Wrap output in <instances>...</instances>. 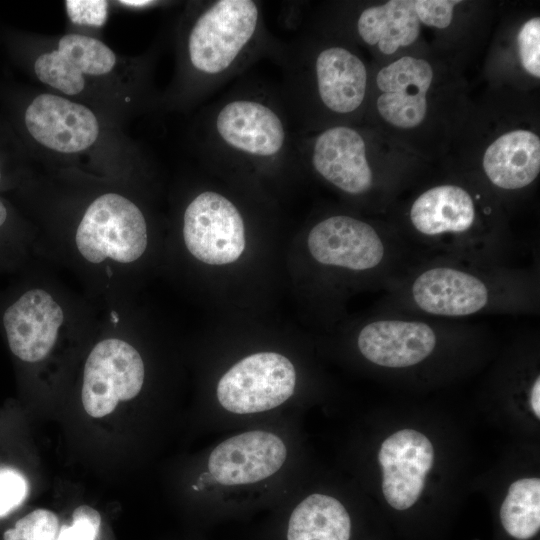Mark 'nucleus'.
<instances>
[{
    "label": "nucleus",
    "instance_id": "f257e3e1",
    "mask_svg": "<svg viewBox=\"0 0 540 540\" xmlns=\"http://www.w3.org/2000/svg\"><path fill=\"white\" fill-rule=\"evenodd\" d=\"M380 312L459 320L484 314H535V268L419 254L383 286Z\"/></svg>",
    "mask_w": 540,
    "mask_h": 540
},
{
    "label": "nucleus",
    "instance_id": "f03ea898",
    "mask_svg": "<svg viewBox=\"0 0 540 540\" xmlns=\"http://www.w3.org/2000/svg\"><path fill=\"white\" fill-rule=\"evenodd\" d=\"M289 115L281 92L253 84L235 88L209 112L205 140L209 157L251 169L279 167L296 157Z\"/></svg>",
    "mask_w": 540,
    "mask_h": 540
},
{
    "label": "nucleus",
    "instance_id": "7ed1b4c3",
    "mask_svg": "<svg viewBox=\"0 0 540 540\" xmlns=\"http://www.w3.org/2000/svg\"><path fill=\"white\" fill-rule=\"evenodd\" d=\"M279 42L268 33L254 0H214L195 13L185 40L188 70L199 93L213 92Z\"/></svg>",
    "mask_w": 540,
    "mask_h": 540
},
{
    "label": "nucleus",
    "instance_id": "20e7f679",
    "mask_svg": "<svg viewBox=\"0 0 540 540\" xmlns=\"http://www.w3.org/2000/svg\"><path fill=\"white\" fill-rule=\"evenodd\" d=\"M456 184H441L421 193L410 205L408 223L413 249L493 264H510L516 244L490 219L488 208Z\"/></svg>",
    "mask_w": 540,
    "mask_h": 540
},
{
    "label": "nucleus",
    "instance_id": "39448f33",
    "mask_svg": "<svg viewBox=\"0 0 540 540\" xmlns=\"http://www.w3.org/2000/svg\"><path fill=\"white\" fill-rule=\"evenodd\" d=\"M481 327L459 320L380 312L360 327L356 346L369 363L403 370L425 363L444 345L480 337Z\"/></svg>",
    "mask_w": 540,
    "mask_h": 540
},
{
    "label": "nucleus",
    "instance_id": "423d86ee",
    "mask_svg": "<svg viewBox=\"0 0 540 540\" xmlns=\"http://www.w3.org/2000/svg\"><path fill=\"white\" fill-rule=\"evenodd\" d=\"M284 71L281 94L288 95L310 87L319 103L336 115L356 111L366 95L367 70L363 61L342 46H328L317 52L306 66L279 44L273 55Z\"/></svg>",
    "mask_w": 540,
    "mask_h": 540
},
{
    "label": "nucleus",
    "instance_id": "0eeeda50",
    "mask_svg": "<svg viewBox=\"0 0 540 540\" xmlns=\"http://www.w3.org/2000/svg\"><path fill=\"white\" fill-rule=\"evenodd\" d=\"M76 246L92 263L111 258L130 263L147 247V224L132 201L116 193L97 197L86 209L76 231Z\"/></svg>",
    "mask_w": 540,
    "mask_h": 540
},
{
    "label": "nucleus",
    "instance_id": "6e6552de",
    "mask_svg": "<svg viewBox=\"0 0 540 540\" xmlns=\"http://www.w3.org/2000/svg\"><path fill=\"white\" fill-rule=\"evenodd\" d=\"M296 371L277 352H257L234 364L220 378L216 397L223 409L246 415L282 405L294 393Z\"/></svg>",
    "mask_w": 540,
    "mask_h": 540
},
{
    "label": "nucleus",
    "instance_id": "1a4fd4ad",
    "mask_svg": "<svg viewBox=\"0 0 540 540\" xmlns=\"http://www.w3.org/2000/svg\"><path fill=\"white\" fill-rule=\"evenodd\" d=\"M245 221L237 205L215 190L196 195L183 214V239L188 251L208 265H226L242 255Z\"/></svg>",
    "mask_w": 540,
    "mask_h": 540
},
{
    "label": "nucleus",
    "instance_id": "9d476101",
    "mask_svg": "<svg viewBox=\"0 0 540 540\" xmlns=\"http://www.w3.org/2000/svg\"><path fill=\"white\" fill-rule=\"evenodd\" d=\"M144 376L143 360L133 346L116 338L99 342L85 363L81 392L85 411L94 418L112 413L120 401L139 394Z\"/></svg>",
    "mask_w": 540,
    "mask_h": 540
},
{
    "label": "nucleus",
    "instance_id": "9b49d317",
    "mask_svg": "<svg viewBox=\"0 0 540 540\" xmlns=\"http://www.w3.org/2000/svg\"><path fill=\"white\" fill-rule=\"evenodd\" d=\"M287 447L276 434L251 430L218 444L207 460V474L222 486L255 484L272 477L284 465Z\"/></svg>",
    "mask_w": 540,
    "mask_h": 540
},
{
    "label": "nucleus",
    "instance_id": "f8f14e48",
    "mask_svg": "<svg viewBox=\"0 0 540 540\" xmlns=\"http://www.w3.org/2000/svg\"><path fill=\"white\" fill-rule=\"evenodd\" d=\"M22 125L38 144L60 153H78L92 146L99 123L86 106L55 94H39L23 109Z\"/></svg>",
    "mask_w": 540,
    "mask_h": 540
},
{
    "label": "nucleus",
    "instance_id": "ddd939ff",
    "mask_svg": "<svg viewBox=\"0 0 540 540\" xmlns=\"http://www.w3.org/2000/svg\"><path fill=\"white\" fill-rule=\"evenodd\" d=\"M378 461L386 501L396 510H406L416 503L424 489L426 476L433 467L434 450L425 435L403 429L383 441Z\"/></svg>",
    "mask_w": 540,
    "mask_h": 540
},
{
    "label": "nucleus",
    "instance_id": "4468645a",
    "mask_svg": "<svg viewBox=\"0 0 540 540\" xmlns=\"http://www.w3.org/2000/svg\"><path fill=\"white\" fill-rule=\"evenodd\" d=\"M314 171L349 196H364L375 184L368 162L366 143L352 127L336 125L320 132L309 148Z\"/></svg>",
    "mask_w": 540,
    "mask_h": 540
},
{
    "label": "nucleus",
    "instance_id": "2eb2a0df",
    "mask_svg": "<svg viewBox=\"0 0 540 540\" xmlns=\"http://www.w3.org/2000/svg\"><path fill=\"white\" fill-rule=\"evenodd\" d=\"M64 320L63 310L43 289H31L3 312L9 348L21 361L43 360L53 348Z\"/></svg>",
    "mask_w": 540,
    "mask_h": 540
},
{
    "label": "nucleus",
    "instance_id": "dca6fc26",
    "mask_svg": "<svg viewBox=\"0 0 540 540\" xmlns=\"http://www.w3.org/2000/svg\"><path fill=\"white\" fill-rule=\"evenodd\" d=\"M116 64L115 53L102 41L81 34H66L57 48L35 59L33 69L44 84L66 95L85 87V75L108 74Z\"/></svg>",
    "mask_w": 540,
    "mask_h": 540
},
{
    "label": "nucleus",
    "instance_id": "f3484780",
    "mask_svg": "<svg viewBox=\"0 0 540 540\" xmlns=\"http://www.w3.org/2000/svg\"><path fill=\"white\" fill-rule=\"evenodd\" d=\"M433 79L430 64L410 56L383 67L376 76L381 91L377 109L391 125L409 129L418 126L426 115V93Z\"/></svg>",
    "mask_w": 540,
    "mask_h": 540
},
{
    "label": "nucleus",
    "instance_id": "a211bd4d",
    "mask_svg": "<svg viewBox=\"0 0 540 540\" xmlns=\"http://www.w3.org/2000/svg\"><path fill=\"white\" fill-rule=\"evenodd\" d=\"M483 169L488 180L502 190L529 186L540 171L539 137L528 130L503 134L486 149Z\"/></svg>",
    "mask_w": 540,
    "mask_h": 540
},
{
    "label": "nucleus",
    "instance_id": "6ab92c4d",
    "mask_svg": "<svg viewBox=\"0 0 540 540\" xmlns=\"http://www.w3.org/2000/svg\"><path fill=\"white\" fill-rule=\"evenodd\" d=\"M420 21L415 1L391 0L363 10L357 20V32L369 45H377L384 54L412 44L418 37Z\"/></svg>",
    "mask_w": 540,
    "mask_h": 540
},
{
    "label": "nucleus",
    "instance_id": "aec40b11",
    "mask_svg": "<svg viewBox=\"0 0 540 540\" xmlns=\"http://www.w3.org/2000/svg\"><path fill=\"white\" fill-rule=\"evenodd\" d=\"M350 516L343 504L325 494H311L293 510L287 540H349Z\"/></svg>",
    "mask_w": 540,
    "mask_h": 540
},
{
    "label": "nucleus",
    "instance_id": "412c9836",
    "mask_svg": "<svg viewBox=\"0 0 540 540\" xmlns=\"http://www.w3.org/2000/svg\"><path fill=\"white\" fill-rule=\"evenodd\" d=\"M505 531L515 539L533 538L540 529V480L523 478L513 482L500 508Z\"/></svg>",
    "mask_w": 540,
    "mask_h": 540
},
{
    "label": "nucleus",
    "instance_id": "4be33fe9",
    "mask_svg": "<svg viewBox=\"0 0 540 540\" xmlns=\"http://www.w3.org/2000/svg\"><path fill=\"white\" fill-rule=\"evenodd\" d=\"M58 517L47 509H36L19 519L3 534L4 540H57Z\"/></svg>",
    "mask_w": 540,
    "mask_h": 540
},
{
    "label": "nucleus",
    "instance_id": "5701e85b",
    "mask_svg": "<svg viewBox=\"0 0 540 540\" xmlns=\"http://www.w3.org/2000/svg\"><path fill=\"white\" fill-rule=\"evenodd\" d=\"M518 48L523 68L532 76L540 77V19L526 21L518 34Z\"/></svg>",
    "mask_w": 540,
    "mask_h": 540
},
{
    "label": "nucleus",
    "instance_id": "b1692460",
    "mask_svg": "<svg viewBox=\"0 0 540 540\" xmlns=\"http://www.w3.org/2000/svg\"><path fill=\"white\" fill-rule=\"evenodd\" d=\"M72 525L60 528L57 540H95L101 526V516L94 508L81 505L72 515Z\"/></svg>",
    "mask_w": 540,
    "mask_h": 540
},
{
    "label": "nucleus",
    "instance_id": "393cba45",
    "mask_svg": "<svg viewBox=\"0 0 540 540\" xmlns=\"http://www.w3.org/2000/svg\"><path fill=\"white\" fill-rule=\"evenodd\" d=\"M27 492V481L21 473L10 468H0V517L18 507Z\"/></svg>",
    "mask_w": 540,
    "mask_h": 540
},
{
    "label": "nucleus",
    "instance_id": "a878e982",
    "mask_svg": "<svg viewBox=\"0 0 540 540\" xmlns=\"http://www.w3.org/2000/svg\"><path fill=\"white\" fill-rule=\"evenodd\" d=\"M460 1L416 0L415 11L419 21L436 28H446L453 18V9Z\"/></svg>",
    "mask_w": 540,
    "mask_h": 540
},
{
    "label": "nucleus",
    "instance_id": "bb28decb",
    "mask_svg": "<svg viewBox=\"0 0 540 540\" xmlns=\"http://www.w3.org/2000/svg\"><path fill=\"white\" fill-rule=\"evenodd\" d=\"M8 131L0 123V187L5 182L7 157L10 156L8 148H10V137Z\"/></svg>",
    "mask_w": 540,
    "mask_h": 540
},
{
    "label": "nucleus",
    "instance_id": "cd10ccee",
    "mask_svg": "<svg viewBox=\"0 0 540 540\" xmlns=\"http://www.w3.org/2000/svg\"><path fill=\"white\" fill-rule=\"evenodd\" d=\"M529 401L533 412L537 418H540V377L536 379L531 388Z\"/></svg>",
    "mask_w": 540,
    "mask_h": 540
},
{
    "label": "nucleus",
    "instance_id": "c85d7f7f",
    "mask_svg": "<svg viewBox=\"0 0 540 540\" xmlns=\"http://www.w3.org/2000/svg\"><path fill=\"white\" fill-rule=\"evenodd\" d=\"M120 3L124 4V5H127V6H133V7H142V6H148L150 4H153L155 3L154 1H147V0H144V1H136V0H131V1H120Z\"/></svg>",
    "mask_w": 540,
    "mask_h": 540
}]
</instances>
